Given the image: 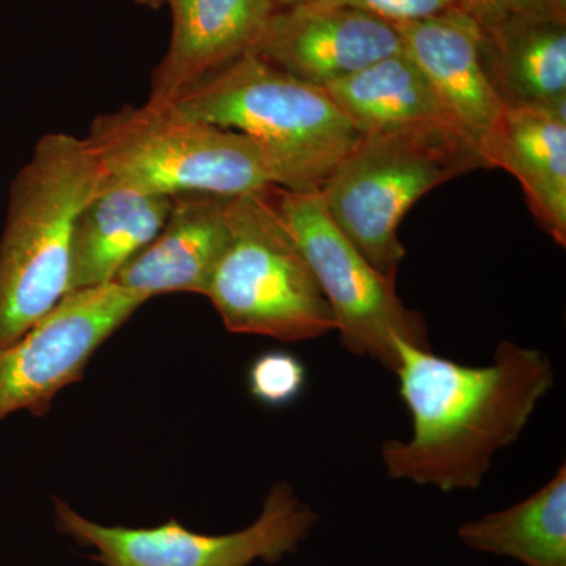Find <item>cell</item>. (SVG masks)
<instances>
[{
    "instance_id": "1",
    "label": "cell",
    "mask_w": 566,
    "mask_h": 566,
    "mask_svg": "<svg viewBox=\"0 0 566 566\" xmlns=\"http://www.w3.org/2000/svg\"><path fill=\"white\" fill-rule=\"evenodd\" d=\"M397 348L394 374L412 433L382 442V465L389 479L442 493L482 485L495 453L515 444L556 382L546 353L512 340L479 367L405 342Z\"/></svg>"
},
{
    "instance_id": "2",
    "label": "cell",
    "mask_w": 566,
    "mask_h": 566,
    "mask_svg": "<svg viewBox=\"0 0 566 566\" xmlns=\"http://www.w3.org/2000/svg\"><path fill=\"white\" fill-rule=\"evenodd\" d=\"M103 188L85 139L44 134L11 182L0 237V349L17 342L70 293L74 230Z\"/></svg>"
},
{
    "instance_id": "3",
    "label": "cell",
    "mask_w": 566,
    "mask_h": 566,
    "mask_svg": "<svg viewBox=\"0 0 566 566\" xmlns=\"http://www.w3.org/2000/svg\"><path fill=\"white\" fill-rule=\"evenodd\" d=\"M158 109L259 140L273 156L281 188L297 192H318L360 137L324 88L252 52Z\"/></svg>"
},
{
    "instance_id": "4",
    "label": "cell",
    "mask_w": 566,
    "mask_h": 566,
    "mask_svg": "<svg viewBox=\"0 0 566 566\" xmlns=\"http://www.w3.org/2000/svg\"><path fill=\"white\" fill-rule=\"evenodd\" d=\"M85 142L102 167V189L237 197L281 186L259 140L148 104L98 115Z\"/></svg>"
},
{
    "instance_id": "5",
    "label": "cell",
    "mask_w": 566,
    "mask_h": 566,
    "mask_svg": "<svg viewBox=\"0 0 566 566\" xmlns=\"http://www.w3.org/2000/svg\"><path fill=\"white\" fill-rule=\"evenodd\" d=\"M483 167L480 153L447 129L360 134L318 193L365 260L397 282L406 256L398 238L405 216L424 193Z\"/></svg>"
},
{
    "instance_id": "6",
    "label": "cell",
    "mask_w": 566,
    "mask_h": 566,
    "mask_svg": "<svg viewBox=\"0 0 566 566\" xmlns=\"http://www.w3.org/2000/svg\"><path fill=\"white\" fill-rule=\"evenodd\" d=\"M229 227V244L205 292L226 329L285 344L333 333V308L263 189L230 199Z\"/></svg>"
},
{
    "instance_id": "7",
    "label": "cell",
    "mask_w": 566,
    "mask_h": 566,
    "mask_svg": "<svg viewBox=\"0 0 566 566\" xmlns=\"http://www.w3.org/2000/svg\"><path fill=\"white\" fill-rule=\"evenodd\" d=\"M263 192L307 260L349 353L370 357L394 374L398 342L431 349L423 316L406 307L397 282L379 274L335 226L318 192L281 186Z\"/></svg>"
},
{
    "instance_id": "8",
    "label": "cell",
    "mask_w": 566,
    "mask_h": 566,
    "mask_svg": "<svg viewBox=\"0 0 566 566\" xmlns=\"http://www.w3.org/2000/svg\"><path fill=\"white\" fill-rule=\"evenodd\" d=\"M55 526L82 546L93 547L106 566H251L275 564L300 551L319 516L293 486L274 483L262 513L243 531L205 535L170 520L158 527L104 526L54 499Z\"/></svg>"
},
{
    "instance_id": "9",
    "label": "cell",
    "mask_w": 566,
    "mask_h": 566,
    "mask_svg": "<svg viewBox=\"0 0 566 566\" xmlns=\"http://www.w3.org/2000/svg\"><path fill=\"white\" fill-rule=\"evenodd\" d=\"M147 301L115 282L66 293L0 349V422L17 412L50 415L55 397L81 381L95 353Z\"/></svg>"
},
{
    "instance_id": "10",
    "label": "cell",
    "mask_w": 566,
    "mask_h": 566,
    "mask_svg": "<svg viewBox=\"0 0 566 566\" xmlns=\"http://www.w3.org/2000/svg\"><path fill=\"white\" fill-rule=\"evenodd\" d=\"M403 51L394 24L374 14L308 0L277 9L252 54L326 88Z\"/></svg>"
},
{
    "instance_id": "11",
    "label": "cell",
    "mask_w": 566,
    "mask_h": 566,
    "mask_svg": "<svg viewBox=\"0 0 566 566\" xmlns=\"http://www.w3.org/2000/svg\"><path fill=\"white\" fill-rule=\"evenodd\" d=\"M394 25L405 54L422 71L450 120L485 161L505 106L488 80L479 21L457 9Z\"/></svg>"
},
{
    "instance_id": "12",
    "label": "cell",
    "mask_w": 566,
    "mask_h": 566,
    "mask_svg": "<svg viewBox=\"0 0 566 566\" xmlns=\"http://www.w3.org/2000/svg\"><path fill=\"white\" fill-rule=\"evenodd\" d=\"M172 35L153 71L150 98L166 107L182 92L251 54L277 10L274 0H169Z\"/></svg>"
},
{
    "instance_id": "13",
    "label": "cell",
    "mask_w": 566,
    "mask_h": 566,
    "mask_svg": "<svg viewBox=\"0 0 566 566\" xmlns=\"http://www.w3.org/2000/svg\"><path fill=\"white\" fill-rule=\"evenodd\" d=\"M230 199L216 193L175 196L161 232L114 282L148 300L169 293L205 296L230 241Z\"/></svg>"
},
{
    "instance_id": "14",
    "label": "cell",
    "mask_w": 566,
    "mask_h": 566,
    "mask_svg": "<svg viewBox=\"0 0 566 566\" xmlns=\"http://www.w3.org/2000/svg\"><path fill=\"white\" fill-rule=\"evenodd\" d=\"M479 24L488 80L501 103L566 114V18L528 11Z\"/></svg>"
},
{
    "instance_id": "15",
    "label": "cell",
    "mask_w": 566,
    "mask_h": 566,
    "mask_svg": "<svg viewBox=\"0 0 566 566\" xmlns=\"http://www.w3.org/2000/svg\"><path fill=\"white\" fill-rule=\"evenodd\" d=\"M486 167L520 181L536 223L566 245V114L504 107L485 150Z\"/></svg>"
},
{
    "instance_id": "16",
    "label": "cell",
    "mask_w": 566,
    "mask_h": 566,
    "mask_svg": "<svg viewBox=\"0 0 566 566\" xmlns=\"http://www.w3.org/2000/svg\"><path fill=\"white\" fill-rule=\"evenodd\" d=\"M174 197L104 188L85 205L71 252L70 292L112 283L129 260L155 240Z\"/></svg>"
},
{
    "instance_id": "17",
    "label": "cell",
    "mask_w": 566,
    "mask_h": 566,
    "mask_svg": "<svg viewBox=\"0 0 566 566\" xmlns=\"http://www.w3.org/2000/svg\"><path fill=\"white\" fill-rule=\"evenodd\" d=\"M324 91L360 134L447 129L463 136L422 71L403 51Z\"/></svg>"
},
{
    "instance_id": "18",
    "label": "cell",
    "mask_w": 566,
    "mask_h": 566,
    "mask_svg": "<svg viewBox=\"0 0 566 566\" xmlns=\"http://www.w3.org/2000/svg\"><path fill=\"white\" fill-rule=\"evenodd\" d=\"M469 549L524 566H566V465L524 501L465 521L457 531Z\"/></svg>"
},
{
    "instance_id": "19",
    "label": "cell",
    "mask_w": 566,
    "mask_h": 566,
    "mask_svg": "<svg viewBox=\"0 0 566 566\" xmlns=\"http://www.w3.org/2000/svg\"><path fill=\"white\" fill-rule=\"evenodd\" d=\"M307 370L300 357L282 349L256 357L248 371L249 392L259 403L279 408L303 394Z\"/></svg>"
},
{
    "instance_id": "20",
    "label": "cell",
    "mask_w": 566,
    "mask_h": 566,
    "mask_svg": "<svg viewBox=\"0 0 566 566\" xmlns=\"http://www.w3.org/2000/svg\"><path fill=\"white\" fill-rule=\"evenodd\" d=\"M316 2L364 11L390 24L424 20L446 11L463 9L461 0H316Z\"/></svg>"
},
{
    "instance_id": "21",
    "label": "cell",
    "mask_w": 566,
    "mask_h": 566,
    "mask_svg": "<svg viewBox=\"0 0 566 566\" xmlns=\"http://www.w3.org/2000/svg\"><path fill=\"white\" fill-rule=\"evenodd\" d=\"M461 6L479 21L509 17V14L528 13V11H551V13L562 17L554 10L551 0H461Z\"/></svg>"
},
{
    "instance_id": "22",
    "label": "cell",
    "mask_w": 566,
    "mask_h": 566,
    "mask_svg": "<svg viewBox=\"0 0 566 566\" xmlns=\"http://www.w3.org/2000/svg\"><path fill=\"white\" fill-rule=\"evenodd\" d=\"M132 2L137 3V6L145 7V9L159 10L163 9L164 6H167L169 0H132Z\"/></svg>"
},
{
    "instance_id": "23",
    "label": "cell",
    "mask_w": 566,
    "mask_h": 566,
    "mask_svg": "<svg viewBox=\"0 0 566 566\" xmlns=\"http://www.w3.org/2000/svg\"><path fill=\"white\" fill-rule=\"evenodd\" d=\"M277 9H286V7L297 6V3L308 2V0H274Z\"/></svg>"
}]
</instances>
